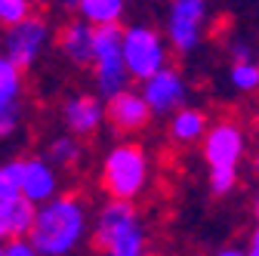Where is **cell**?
I'll list each match as a JSON object with an SVG mask.
<instances>
[{
    "label": "cell",
    "mask_w": 259,
    "mask_h": 256,
    "mask_svg": "<svg viewBox=\"0 0 259 256\" xmlns=\"http://www.w3.org/2000/svg\"><path fill=\"white\" fill-rule=\"evenodd\" d=\"M213 256H244V250H241V247H222V250H216Z\"/></svg>",
    "instance_id": "cell-25"
},
{
    "label": "cell",
    "mask_w": 259,
    "mask_h": 256,
    "mask_svg": "<svg viewBox=\"0 0 259 256\" xmlns=\"http://www.w3.org/2000/svg\"><path fill=\"white\" fill-rule=\"evenodd\" d=\"M74 4H77L80 22H87L90 28H108L120 22L126 0H74Z\"/></svg>",
    "instance_id": "cell-14"
},
{
    "label": "cell",
    "mask_w": 259,
    "mask_h": 256,
    "mask_svg": "<svg viewBox=\"0 0 259 256\" xmlns=\"http://www.w3.org/2000/svg\"><path fill=\"white\" fill-rule=\"evenodd\" d=\"M62 120L74 136H90L102 126L105 120V105L96 96H74V99L65 102L62 108Z\"/></svg>",
    "instance_id": "cell-11"
},
{
    "label": "cell",
    "mask_w": 259,
    "mask_h": 256,
    "mask_svg": "<svg viewBox=\"0 0 259 256\" xmlns=\"http://www.w3.org/2000/svg\"><path fill=\"white\" fill-rule=\"evenodd\" d=\"M34 210L25 198H13V201H0V247L10 241H25L34 222Z\"/></svg>",
    "instance_id": "cell-12"
},
{
    "label": "cell",
    "mask_w": 259,
    "mask_h": 256,
    "mask_svg": "<svg viewBox=\"0 0 259 256\" xmlns=\"http://www.w3.org/2000/svg\"><path fill=\"white\" fill-rule=\"evenodd\" d=\"M62 53L74 65H93V28L87 22H68L62 28Z\"/></svg>",
    "instance_id": "cell-13"
},
{
    "label": "cell",
    "mask_w": 259,
    "mask_h": 256,
    "mask_svg": "<svg viewBox=\"0 0 259 256\" xmlns=\"http://www.w3.org/2000/svg\"><path fill=\"white\" fill-rule=\"evenodd\" d=\"M31 16V0H0V22L7 28L25 22Z\"/></svg>",
    "instance_id": "cell-19"
},
{
    "label": "cell",
    "mask_w": 259,
    "mask_h": 256,
    "mask_svg": "<svg viewBox=\"0 0 259 256\" xmlns=\"http://www.w3.org/2000/svg\"><path fill=\"white\" fill-rule=\"evenodd\" d=\"M56 188H59V179L47 157H25V161H19V198H25L31 207L34 204L44 207L47 201H53Z\"/></svg>",
    "instance_id": "cell-9"
},
{
    "label": "cell",
    "mask_w": 259,
    "mask_h": 256,
    "mask_svg": "<svg viewBox=\"0 0 259 256\" xmlns=\"http://www.w3.org/2000/svg\"><path fill=\"white\" fill-rule=\"evenodd\" d=\"M120 59H123L126 77H136L145 83L148 77L167 68V47L157 37V31L145 25H133L120 31Z\"/></svg>",
    "instance_id": "cell-4"
},
{
    "label": "cell",
    "mask_w": 259,
    "mask_h": 256,
    "mask_svg": "<svg viewBox=\"0 0 259 256\" xmlns=\"http://www.w3.org/2000/svg\"><path fill=\"white\" fill-rule=\"evenodd\" d=\"M19 126V111H0V139L10 136Z\"/></svg>",
    "instance_id": "cell-22"
},
{
    "label": "cell",
    "mask_w": 259,
    "mask_h": 256,
    "mask_svg": "<svg viewBox=\"0 0 259 256\" xmlns=\"http://www.w3.org/2000/svg\"><path fill=\"white\" fill-rule=\"evenodd\" d=\"M229 80L235 90L241 93H256L259 90V68H256V62H235L232 71H229Z\"/></svg>",
    "instance_id": "cell-17"
},
{
    "label": "cell",
    "mask_w": 259,
    "mask_h": 256,
    "mask_svg": "<svg viewBox=\"0 0 259 256\" xmlns=\"http://www.w3.org/2000/svg\"><path fill=\"white\" fill-rule=\"evenodd\" d=\"M77 154H80V145L74 136H59L50 142V161H56V164H74Z\"/></svg>",
    "instance_id": "cell-18"
},
{
    "label": "cell",
    "mask_w": 259,
    "mask_h": 256,
    "mask_svg": "<svg viewBox=\"0 0 259 256\" xmlns=\"http://www.w3.org/2000/svg\"><path fill=\"white\" fill-rule=\"evenodd\" d=\"M256 170H259V154H256Z\"/></svg>",
    "instance_id": "cell-27"
},
{
    "label": "cell",
    "mask_w": 259,
    "mask_h": 256,
    "mask_svg": "<svg viewBox=\"0 0 259 256\" xmlns=\"http://www.w3.org/2000/svg\"><path fill=\"white\" fill-rule=\"evenodd\" d=\"M19 198V161L0 164V201Z\"/></svg>",
    "instance_id": "cell-20"
},
{
    "label": "cell",
    "mask_w": 259,
    "mask_h": 256,
    "mask_svg": "<svg viewBox=\"0 0 259 256\" xmlns=\"http://www.w3.org/2000/svg\"><path fill=\"white\" fill-rule=\"evenodd\" d=\"M244 256H259V229H256V232L250 235V244H247Z\"/></svg>",
    "instance_id": "cell-24"
},
{
    "label": "cell",
    "mask_w": 259,
    "mask_h": 256,
    "mask_svg": "<svg viewBox=\"0 0 259 256\" xmlns=\"http://www.w3.org/2000/svg\"><path fill=\"white\" fill-rule=\"evenodd\" d=\"M139 96H142V102L148 105V111L167 114V111H179V108L185 105L188 90H185L182 74L167 65L164 71H157L154 77H148V80L142 83V93H139Z\"/></svg>",
    "instance_id": "cell-8"
},
{
    "label": "cell",
    "mask_w": 259,
    "mask_h": 256,
    "mask_svg": "<svg viewBox=\"0 0 259 256\" xmlns=\"http://www.w3.org/2000/svg\"><path fill=\"white\" fill-rule=\"evenodd\" d=\"M232 59L235 62H250V47L247 44H232Z\"/></svg>",
    "instance_id": "cell-23"
},
{
    "label": "cell",
    "mask_w": 259,
    "mask_h": 256,
    "mask_svg": "<svg viewBox=\"0 0 259 256\" xmlns=\"http://www.w3.org/2000/svg\"><path fill=\"white\" fill-rule=\"evenodd\" d=\"M102 185L111 201L130 204L148 185V157L139 145H114L102 164Z\"/></svg>",
    "instance_id": "cell-3"
},
{
    "label": "cell",
    "mask_w": 259,
    "mask_h": 256,
    "mask_svg": "<svg viewBox=\"0 0 259 256\" xmlns=\"http://www.w3.org/2000/svg\"><path fill=\"white\" fill-rule=\"evenodd\" d=\"M19 99H22V71L10 59L0 56V111H22Z\"/></svg>",
    "instance_id": "cell-16"
},
{
    "label": "cell",
    "mask_w": 259,
    "mask_h": 256,
    "mask_svg": "<svg viewBox=\"0 0 259 256\" xmlns=\"http://www.w3.org/2000/svg\"><path fill=\"white\" fill-rule=\"evenodd\" d=\"M148 117H151L148 105L142 102V96L133 93V90H123V93L111 96L108 105H105V120L114 126V130H120V133L142 130V126L148 123Z\"/></svg>",
    "instance_id": "cell-10"
},
{
    "label": "cell",
    "mask_w": 259,
    "mask_h": 256,
    "mask_svg": "<svg viewBox=\"0 0 259 256\" xmlns=\"http://www.w3.org/2000/svg\"><path fill=\"white\" fill-rule=\"evenodd\" d=\"M256 222H259V198H256Z\"/></svg>",
    "instance_id": "cell-26"
},
{
    "label": "cell",
    "mask_w": 259,
    "mask_h": 256,
    "mask_svg": "<svg viewBox=\"0 0 259 256\" xmlns=\"http://www.w3.org/2000/svg\"><path fill=\"white\" fill-rule=\"evenodd\" d=\"M87 235V210L71 195H56L40 210H34V222L28 232V244L37 256H68Z\"/></svg>",
    "instance_id": "cell-1"
},
{
    "label": "cell",
    "mask_w": 259,
    "mask_h": 256,
    "mask_svg": "<svg viewBox=\"0 0 259 256\" xmlns=\"http://www.w3.org/2000/svg\"><path fill=\"white\" fill-rule=\"evenodd\" d=\"M93 68H96V87L105 99L126 90V68L120 59V28H93Z\"/></svg>",
    "instance_id": "cell-5"
},
{
    "label": "cell",
    "mask_w": 259,
    "mask_h": 256,
    "mask_svg": "<svg viewBox=\"0 0 259 256\" xmlns=\"http://www.w3.org/2000/svg\"><path fill=\"white\" fill-rule=\"evenodd\" d=\"M256 68H259V62H256Z\"/></svg>",
    "instance_id": "cell-30"
},
{
    "label": "cell",
    "mask_w": 259,
    "mask_h": 256,
    "mask_svg": "<svg viewBox=\"0 0 259 256\" xmlns=\"http://www.w3.org/2000/svg\"><path fill=\"white\" fill-rule=\"evenodd\" d=\"M4 256H37V253H34V247H31L28 238H25V241H10V244H4Z\"/></svg>",
    "instance_id": "cell-21"
},
{
    "label": "cell",
    "mask_w": 259,
    "mask_h": 256,
    "mask_svg": "<svg viewBox=\"0 0 259 256\" xmlns=\"http://www.w3.org/2000/svg\"><path fill=\"white\" fill-rule=\"evenodd\" d=\"M0 256H4V247H0Z\"/></svg>",
    "instance_id": "cell-29"
},
{
    "label": "cell",
    "mask_w": 259,
    "mask_h": 256,
    "mask_svg": "<svg viewBox=\"0 0 259 256\" xmlns=\"http://www.w3.org/2000/svg\"><path fill=\"white\" fill-rule=\"evenodd\" d=\"M247 139L238 123H216L204 133V161L210 167V191L213 195H229L238 182V164L244 157Z\"/></svg>",
    "instance_id": "cell-2"
},
{
    "label": "cell",
    "mask_w": 259,
    "mask_h": 256,
    "mask_svg": "<svg viewBox=\"0 0 259 256\" xmlns=\"http://www.w3.org/2000/svg\"><path fill=\"white\" fill-rule=\"evenodd\" d=\"M62 4H71V0H62Z\"/></svg>",
    "instance_id": "cell-28"
},
{
    "label": "cell",
    "mask_w": 259,
    "mask_h": 256,
    "mask_svg": "<svg viewBox=\"0 0 259 256\" xmlns=\"http://www.w3.org/2000/svg\"><path fill=\"white\" fill-rule=\"evenodd\" d=\"M47 40H50V25L44 19H37V16H28L25 22L13 25L7 31V56L4 59H10L22 71L28 65H34V59L44 53Z\"/></svg>",
    "instance_id": "cell-7"
},
{
    "label": "cell",
    "mask_w": 259,
    "mask_h": 256,
    "mask_svg": "<svg viewBox=\"0 0 259 256\" xmlns=\"http://www.w3.org/2000/svg\"><path fill=\"white\" fill-rule=\"evenodd\" d=\"M204 133H207V117H204V111L191 108V105H188V108L173 111V120H170V136H173L176 142L191 145V142L204 139Z\"/></svg>",
    "instance_id": "cell-15"
},
{
    "label": "cell",
    "mask_w": 259,
    "mask_h": 256,
    "mask_svg": "<svg viewBox=\"0 0 259 256\" xmlns=\"http://www.w3.org/2000/svg\"><path fill=\"white\" fill-rule=\"evenodd\" d=\"M204 22H207V0H173L167 19V37L173 50L191 53L201 44Z\"/></svg>",
    "instance_id": "cell-6"
}]
</instances>
